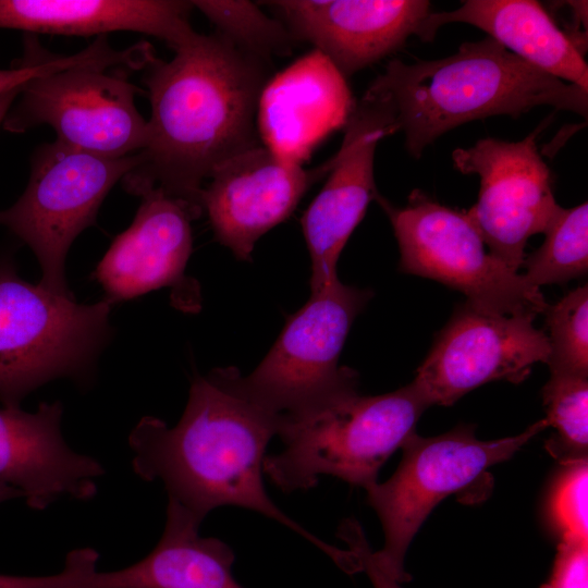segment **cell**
Returning <instances> with one entry per match:
<instances>
[{"instance_id":"cell-21","label":"cell","mask_w":588,"mask_h":588,"mask_svg":"<svg viewBox=\"0 0 588 588\" xmlns=\"http://www.w3.org/2000/svg\"><path fill=\"white\" fill-rule=\"evenodd\" d=\"M453 22L485 30L520 59L588 91V65L583 51L539 2L466 0L454 11L430 13L418 37L430 41L439 27Z\"/></svg>"},{"instance_id":"cell-14","label":"cell","mask_w":588,"mask_h":588,"mask_svg":"<svg viewBox=\"0 0 588 588\" xmlns=\"http://www.w3.org/2000/svg\"><path fill=\"white\" fill-rule=\"evenodd\" d=\"M332 164L331 157L305 169L261 143L233 156L217 168L200 195L216 240L237 259L250 260L256 242L292 215Z\"/></svg>"},{"instance_id":"cell-13","label":"cell","mask_w":588,"mask_h":588,"mask_svg":"<svg viewBox=\"0 0 588 588\" xmlns=\"http://www.w3.org/2000/svg\"><path fill=\"white\" fill-rule=\"evenodd\" d=\"M394 112L372 87L355 101L327 180L301 219L310 258V293L338 280V261L351 234L379 194L375 182L378 143L396 133Z\"/></svg>"},{"instance_id":"cell-29","label":"cell","mask_w":588,"mask_h":588,"mask_svg":"<svg viewBox=\"0 0 588 588\" xmlns=\"http://www.w3.org/2000/svg\"><path fill=\"white\" fill-rule=\"evenodd\" d=\"M338 535L348 546L355 558L358 572H365L373 588H402L401 584L383 572L372 556V550L363 528L354 519L343 522Z\"/></svg>"},{"instance_id":"cell-4","label":"cell","mask_w":588,"mask_h":588,"mask_svg":"<svg viewBox=\"0 0 588 588\" xmlns=\"http://www.w3.org/2000/svg\"><path fill=\"white\" fill-rule=\"evenodd\" d=\"M430 406L412 381L380 395L357 391L307 415L282 418L278 436L284 449L266 456L264 474L287 493L315 487L321 475L366 489Z\"/></svg>"},{"instance_id":"cell-3","label":"cell","mask_w":588,"mask_h":588,"mask_svg":"<svg viewBox=\"0 0 588 588\" xmlns=\"http://www.w3.org/2000/svg\"><path fill=\"white\" fill-rule=\"evenodd\" d=\"M390 103L409 155L448 131L492 115L517 118L538 106L588 113V91L536 68L486 37L446 58L391 60L369 85Z\"/></svg>"},{"instance_id":"cell-12","label":"cell","mask_w":588,"mask_h":588,"mask_svg":"<svg viewBox=\"0 0 588 588\" xmlns=\"http://www.w3.org/2000/svg\"><path fill=\"white\" fill-rule=\"evenodd\" d=\"M534 320L485 313L465 302L437 334L413 381L431 406H451L491 381H524L534 365L550 357L548 336Z\"/></svg>"},{"instance_id":"cell-23","label":"cell","mask_w":588,"mask_h":588,"mask_svg":"<svg viewBox=\"0 0 588 588\" xmlns=\"http://www.w3.org/2000/svg\"><path fill=\"white\" fill-rule=\"evenodd\" d=\"M542 388L548 427L555 429L547 442L549 453L564 465L587 458L588 375L549 368Z\"/></svg>"},{"instance_id":"cell-15","label":"cell","mask_w":588,"mask_h":588,"mask_svg":"<svg viewBox=\"0 0 588 588\" xmlns=\"http://www.w3.org/2000/svg\"><path fill=\"white\" fill-rule=\"evenodd\" d=\"M132 224L118 235L98 264L96 275L110 303L163 286L180 292L177 307L195 310L199 291L184 274L192 253L191 222L203 212L161 188L142 196Z\"/></svg>"},{"instance_id":"cell-32","label":"cell","mask_w":588,"mask_h":588,"mask_svg":"<svg viewBox=\"0 0 588 588\" xmlns=\"http://www.w3.org/2000/svg\"><path fill=\"white\" fill-rule=\"evenodd\" d=\"M20 497H24L22 491L14 487L0 482V503Z\"/></svg>"},{"instance_id":"cell-20","label":"cell","mask_w":588,"mask_h":588,"mask_svg":"<svg viewBox=\"0 0 588 588\" xmlns=\"http://www.w3.org/2000/svg\"><path fill=\"white\" fill-rule=\"evenodd\" d=\"M200 524L169 500L163 534L148 555L119 571L96 568L72 588H244L232 574L231 547L200 536Z\"/></svg>"},{"instance_id":"cell-31","label":"cell","mask_w":588,"mask_h":588,"mask_svg":"<svg viewBox=\"0 0 588 588\" xmlns=\"http://www.w3.org/2000/svg\"><path fill=\"white\" fill-rule=\"evenodd\" d=\"M21 90L22 89H16L0 97V124H2L7 113L15 99L19 97Z\"/></svg>"},{"instance_id":"cell-16","label":"cell","mask_w":588,"mask_h":588,"mask_svg":"<svg viewBox=\"0 0 588 588\" xmlns=\"http://www.w3.org/2000/svg\"><path fill=\"white\" fill-rule=\"evenodd\" d=\"M272 7L296 40L308 41L347 78L419 36L426 0H277Z\"/></svg>"},{"instance_id":"cell-5","label":"cell","mask_w":588,"mask_h":588,"mask_svg":"<svg viewBox=\"0 0 588 588\" xmlns=\"http://www.w3.org/2000/svg\"><path fill=\"white\" fill-rule=\"evenodd\" d=\"M371 296V290L339 279L310 293L250 375L234 368L241 391L282 418L307 415L357 392V372L339 359L353 321Z\"/></svg>"},{"instance_id":"cell-10","label":"cell","mask_w":588,"mask_h":588,"mask_svg":"<svg viewBox=\"0 0 588 588\" xmlns=\"http://www.w3.org/2000/svg\"><path fill=\"white\" fill-rule=\"evenodd\" d=\"M126 70L83 65L37 77L23 86L2 126L24 133L49 125L57 142L88 154L122 158L144 149L147 120L135 106L142 90Z\"/></svg>"},{"instance_id":"cell-6","label":"cell","mask_w":588,"mask_h":588,"mask_svg":"<svg viewBox=\"0 0 588 588\" xmlns=\"http://www.w3.org/2000/svg\"><path fill=\"white\" fill-rule=\"evenodd\" d=\"M109 301L78 304L21 279L0 261V400L20 407L33 390L89 370L109 335Z\"/></svg>"},{"instance_id":"cell-2","label":"cell","mask_w":588,"mask_h":588,"mask_svg":"<svg viewBox=\"0 0 588 588\" xmlns=\"http://www.w3.org/2000/svg\"><path fill=\"white\" fill-rule=\"evenodd\" d=\"M282 417L248 399L234 367L195 375L180 421L172 428L143 417L128 436L132 466L146 481L160 480L169 495L200 523L215 509L238 506L283 524L334 562L343 550L327 544L284 514L262 479L269 441Z\"/></svg>"},{"instance_id":"cell-11","label":"cell","mask_w":588,"mask_h":588,"mask_svg":"<svg viewBox=\"0 0 588 588\" xmlns=\"http://www.w3.org/2000/svg\"><path fill=\"white\" fill-rule=\"evenodd\" d=\"M454 167L479 176L477 203L466 212L489 253L514 271L523 267L528 238L544 233L560 205L536 133L518 142L493 137L452 152Z\"/></svg>"},{"instance_id":"cell-7","label":"cell","mask_w":588,"mask_h":588,"mask_svg":"<svg viewBox=\"0 0 588 588\" xmlns=\"http://www.w3.org/2000/svg\"><path fill=\"white\" fill-rule=\"evenodd\" d=\"M547 427L543 418L517 436L490 441L477 439L469 425L436 437L412 434L395 473L365 489L384 534L383 548L372 551L379 567L400 584L408 581L407 549L433 507L486 479L490 467L510 460Z\"/></svg>"},{"instance_id":"cell-1","label":"cell","mask_w":588,"mask_h":588,"mask_svg":"<svg viewBox=\"0 0 588 588\" xmlns=\"http://www.w3.org/2000/svg\"><path fill=\"white\" fill-rule=\"evenodd\" d=\"M268 62L219 33L198 36L170 61L144 69L151 114L138 164L123 179L130 194L152 188L203 212V183L223 162L256 146V114Z\"/></svg>"},{"instance_id":"cell-30","label":"cell","mask_w":588,"mask_h":588,"mask_svg":"<svg viewBox=\"0 0 588 588\" xmlns=\"http://www.w3.org/2000/svg\"><path fill=\"white\" fill-rule=\"evenodd\" d=\"M57 574L46 576H17L0 574V588H45L53 583Z\"/></svg>"},{"instance_id":"cell-8","label":"cell","mask_w":588,"mask_h":588,"mask_svg":"<svg viewBox=\"0 0 588 588\" xmlns=\"http://www.w3.org/2000/svg\"><path fill=\"white\" fill-rule=\"evenodd\" d=\"M375 200L393 228L401 272L457 290L466 303L485 313L534 318L544 313L548 303L540 289L486 250L465 211L441 205L418 189L401 208L380 194Z\"/></svg>"},{"instance_id":"cell-26","label":"cell","mask_w":588,"mask_h":588,"mask_svg":"<svg viewBox=\"0 0 588 588\" xmlns=\"http://www.w3.org/2000/svg\"><path fill=\"white\" fill-rule=\"evenodd\" d=\"M25 44L24 58L11 69L0 70V97L22 89L37 77L74 66L103 65L107 61V52L97 41L72 56L52 54L39 47L33 36L26 37Z\"/></svg>"},{"instance_id":"cell-24","label":"cell","mask_w":588,"mask_h":588,"mask_svg":"<svg viewBox=\"0 0 588 588\" xmlns=\"http://www.w3.org/2000/svg\"><path fill=\"white\" fill-rule=\"evenodd\" d=\"M226 38L242 51L266 62L291 52L296 39L282 21L272 19L245 0L192 1Z\"/></svg>"},{"instance_id":"cell-22","label":"cell","mask_w":588,"mask_h":588,"mask_svg":"<svg viewBox=\"0 0 588 588\" xmlns=\"http://www.w3.org/2000/svg\"><path fill=\"white\" fill-rule=\"evenodd\" d=\"M542 245L525 258L526 281L541 285L563 284L588 271V205L560 207L543 233Z\"/></svg>"},{"instance_id":"cell-18","label":"cell","mask_w":588,"mask_h":588,"mask_svg":"<svg viewBox=\"0 0 588 588\" xmlns=\"http://www.w3.org/2000/svg\"><path fill=\"white\" fill-rule=\"evenodd\" d=\"M60 402L41 403L35 413L0 409V482L22 491L26 504L45 510L62 497L91 499L100 463L64 442Z\"/></svg>"},{"instance_id":"cell-9","label":"cell","mask_w":588,"mask_h":588,"mask_svg":"<svg viewBox=\"0 0 588 588\" xmlns=\"http://www.w3.org/2000/svg\"><path fill=\"white\" fill-rule=\"evenodd\" d=\"M138 164V154L107 158L68 147L42 145L33 156L28 184L10 208L0 210V224L36 255L48 291L71 296L64 264L76 236L95 224L112 186Z\"/></svg>"},{"instance_id":"cell-19","label":"cell","mask_w":588,"mask_h":588,"mask_svg":"<svg viewBox=\"0 0 588 588\" xmlns=\"http://www.w3.org/2000/svg\"><path fill=\"white\" fill-rule=\"evenodd\" d=\"M193 8L182 0H0V28L78 36L139 32L175 52L198 36L189 23Z\"/></svg>"},{"instance_id":"cell-25","label":"cell","mask_w":588,"mask_h":588,"mask_svg":"<svg viewBox=\"0 0 588 588\" xmlns=\"http://www.w3.org/2000/svg\"><path fill=\"white\" fill-rule=\"evenodd\" d=\"M543 314L550 345L549 368L588 375V285L548 304Z\"/></svg>"},{"instance_id":"cell-27","label":"cell","mask_w":588,"mask_h":588,"mask_svg":"<svg viewBox=\"0 0 588 588\" xmlns=\"http://www.w3.org/2000/svg\"><path fill=\"white\" fill-rule=\"evenodd\" d=\"M565 466L552 494L551 513L562 540L588 542V462Z\"/></svg>"},{"instance_id":"cell-17","label":"cell","mask_w":588,"mask_h":588,"mask_svg":"<svg viewBox=\"0 0 588 588\" xmlns=\"http://www.w3.org/2000/svg\"><path fill=\"white\" fill-rule=\"evenodd\" d=\"M355 100L346 78L313 50L270 77L256 114L261 144L303 166L329 135L347 123Z\"/></svg>"},{"instance_id":"cell-28","label":"cell","mask_w":588,"mask_h":588,"mask_svg":"<svg viewBox=\"0 0 588 588\" xmlns=\"http://www.w3.org/2000/svg\"><path fill=\"white\" fill-rule=\"evenodd\" d=\"M588 542L561 540L549 579L541 588H588Z\"/></svg>"}]
</instances>
